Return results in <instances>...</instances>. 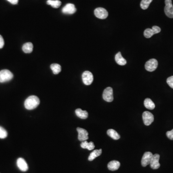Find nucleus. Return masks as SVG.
Returning a JSON list of instances; mask_svg holds the SVG:
<instances>
[{
  "label": "nucleus",
  "instance_id": "obj_1",
  "mask_svg": "<svg viewBox=\"0 0 173 173\" xmlns=\"http://www.w3.org/2000/svg\"><path fill=\"white\" fill-rule=\"evenodd\" d=\"M39 103L40 101L39 98L37 96L32 95L27 99L24 102V105L27 110H30L37 108Z\"/></svg>",
  "mask_w": 173,
  "mask_h": 173
},
{
  "label": "nucleus",
  "instance_id": "obj_2",
  "mask_svg": "<svg viewBox=\"0 0 173 173\" xmlns=\"http://www.w3.org/2000/svg\"><path fill=\"white\" fill-rule=\"evenodd\" d=\"M13 77V74L9 70L4 69L0 71V83L9 81Z\"/></svg>",
  "mask_w": 173,
  "mask_h": 173
},
{
  "label": "nucleus",
  "instance_id": "obj_3",
  "mask_svg": "<svg viewBox=\"0 0 173 173\" xmlns=\"http://www.w3.org/2000/svg\"><path fill=\"white\" fill-rule=\"evenodd\" d=\"M102 97L103 100L107 102H112L114 100L113 90L111 87H107L103 91Z\"/></svg>",
  "mask_w": 173,
  "mask_h": 173
},
{
  "label": "nucleus",
  "instance_id": "obj_4",
  "mask_svg": "<svg viewBox=\"0 0 173 173\" xmlns=\"http://www.w3.org/2000/svg\"><path fill=\"white\" fill-rule=\"evenodd\" d=\"M158 63L156 59H151L146 62L145 65V69L149 72H153L156 70L158 67Z\"/></svg>",
  "mask_w": 173,
  "mask_h": 173
},
{
  "label": "nucleus",
  "instance_id": "obj_5",
  "mask_svg": "<svg viewBox=\"0 0 173 173\" xmlns=\"http://www.w3.org/2000/svg\"><path fill=\"white\" fill-rule=\"evenodd\" d=\"M82 78L83 83L86 85H90L93 81V74L90 71H85L82 74Z\"/></svg>",
  "mask_w": 173,
  "mask_h": 173
},
{
  "label": "nucleus",
  "instance_id": "obj_6",
  "mask_svg": "<svg viewBox=\"0 0 173 173\" xmlns=\"http://www.w3.org/2000/svg\"><path fill=\"white\" fill-rule=\"evenodd\" d=\"M165 13L167 17L173 18V6L172 0H165Z\"/></svg>",
  "mask_w": 173,
  "mask_h": 173
},
{
  "label": "nucleus",
  "instance_id": "obj_7",
  "mask_svg": "<svg viewBox=\"0 0 173 173\" xmlns=\"http://www.w3.org/2000/svg\"><path fill=\"white\" fill-rule=\"evenodd\" d=\"M161 29L159 27L154 26L153 27L152 29H147L145 30L144 32V35L145 37L146 38H150L153 36L154 34H156L159 33V32H161Z\"/></svg>",
  "mask_w": 173,
  "mask_h": 173
},
{
  "label": "nucleus",
  "instance_id": "obj_8",
  "mask_svg": "<svg viewBox=\"0 0 173 173\" xmlns=\"http://www.w3.org/2000/svg\"><path fill=\"white\" fill-rule=\"evenodd\" d=\"M94 14L99 19H106L108 16V13L105 9L102 7H98L94 10Z\"/></svg>",
  "mask_w": 173,
  "mask_h": 173
},
{
  "label": "nucleus",
  "instance_id": "obj_9",
  "mask_svg": "<svg viewBox=\"0 0 173 173\" xmlns=\"http://www.w3.org/2000/svg\"><path fill=\"white\" fill-rule=\"evenodd\" d=\"M142 118L144 123L146 126H149L154 121V116L149 112H144L142 115Z\"/></svg>",
  "mask_w": 173,
  "mask_h": 173
},
{
  "label": "nucleus",
  "instance_id": "obj_10",
  "mask_svg": "<svg viewBox=\"0 0 173 173\" xmlns=\"http://www.w3.org/2000/svg\"><path fill=\"white\" fill-rule=\"evenodd\" d=\"M153 156V154L151 152H148L145 153L141 159L142 166L145 167L150 164Z\"/></svg>",
  "mask_w": 173,
  "mask_h": 173
},
{
  "label": "nucleus",
  "instance_id": "obj_11",
  "mask_svg": "<svg viewBox=\"0 0 173 173\" xmlns=\"http://www.w3.org/2000/svg\"><path fill=\"white\" fill-rule=\"evenodd\" d=\"M77 9L75 5L72 4H68L62 9V12L64 14H72L76 13Z\"/></svg>",
  "mask_w": 173,
  "mask_h": 173
},
{
  "label": "nucleus",
  "instance_id": "obj_12",
  "mask_svg": "<svg viewBox=\"0 0 173 173\" xmlns=\"http://www.w3.org/2000/svg\"><path fill=\"white\" fill-rule=\"evenodd\" d=\"M77 132H78V139L80 141H86L89 139V133L88 131L86 129L80 127H77Z\"/></svg>",
  "mask_w": 173,
  "mask_h": 173
},
{
  "label": "nucleus",
  "instance_id": "obj_13",
  "mask_svg": "<svg viewBox=\"0 0 173 173\" xmlns=\"http://www.w3.org/2000/svg\"><path fill=\"white\" fill-rule=\"evenodd\" d=\"M160 156L158 154H155L153 155L150 162V166L153 169H157L160 166L159 163Z\"/></svg>",
  "mask_w": 173,
  "mask_h": 173
},
{
  "label": "nucleus",
  "instance_id": "obj_14",
  "mask_svg": "<svg viewBox=\"0 0 173 173\" xmlns=\"http://www.w3.org/2000/svg\"><path fill=\"white\" fill-rule=\"evenodd\" d=\"M17 164L18 168L23 172H26L29 169L27 163L22 158H19L17 159Z\"/></svg>",
  "mask_w": 173,
  "mask_h": 173
},
{
  "label": "nucleus",
  "instance_id": "obj_15",
  "mask_svg": "<svg viewBox=\"0 0 173 173\" xmlns=\"http://www.w3.org/2000/svg\"><path fill=\"white\" fill-rule=\"evenodd\" d=\"M120 163L118 161H115V160L110 162L108 163V165H107L108 168L111 171L117 170L120 167Z\"/></svg>",
  "mask_w": 173,
  "mask_h": 173
},
{
  "label": "nucleus",
  "instance_id": "obj_16",
  "mask_svg": "<svg viewBox=\"0 0 173 173\" xmlns=\"http://www.w3.org/2000/svg\"><path fill=\"white\" fill-rule=\"evenodd\" d=\"M76 115L77 117L82 119H85L88 117V113L86 111H83L80 108L76 109L75 111Z\"/></svg>",
  "mask_w": 173,
  "mask_h": 173
},
{
  "label": "nucleus",
  "instance_id": "obj_17",
  "mask_svg": "<svg viewBox=\"0 0 173 173\" xmlns=\"http://www.w3.org/2000/svg\"><path fill=\"white\" fill-rule=\"evenodd\" d=\"M115 60L116 63L120 65H124L127 64L126 60L122 57L121 53L118 52L115 56Z\"/></svg>",
  "mask_w": 173,
  "mask_h": 173
},
{
  "label": "nucleus",
  "instance_id": "obj_18",
  "mask_svg": "<svg viewBox=\"0 0 173 173\" xmlns=\"http://www.w3.org/2000/svg\"><path fill=\"white\" fill-rule=\"evenodd\" d=\"M81 147L85 149H88L89 151L93 150L95 148V145L94 144L93 142H88L86 141H82V143L80 144Z\"/></svg>",
  "mask_w": 173,
  "mask_h": 173
},
{
  "label": "nucleus",
  "instance_id": "obj_19",
  "mask_svg": "<svg viewBox=\"0 0 173 173\" xmlns=\"http://www.w3.org/2000/svg\"><path fill=\"white\" fill-rule=\"evenodd\" d=\"M102 153V149L94 150L89 156L88 160L90 161H92L93 160H94L96 157L101 156Z\"/></svg>",
  "mask_w": 173,
  "mask_h": 173
},
{
  "label": "nucleus",
  "instance_id": "obj_20",
  "mask_svg": "<svg viewBox=\"0 0 173 173\" xmlns=\"http://www.w3.org/2000/svg\"><path fill=\"white\" fill-rule=\"evenodd\" d=\"M33 49V45L31 42L26 43L23 45V51L25 53H31Z\"/></svg>",
  "mask_w": 173,
  "mask_h": 173
},
{
  "label": "nucleus",
  "instance_id": "obj_21",
  "mask_svg": "<svg viewBox=\"0 0 173 173\" xmlns=\"http://www.w3.org/2000/svg\"><path fill=\"white\" fill-rule=\"evenodd\" d=\"M107 135L114 140H118L120 139V136L118 133L114 129H110L107 131Z\"/></svg>",
  "mask_w": 173,
  "mask_h": 173
},
{
  "label": "nucleus",
  "instance_id": "obj_22",
  "mask_svg": "<svg viewBox=\"0 0 173 173\" xmlns=\"http://www.w3.org/2000/svg\"><path fill=\"white\" fill-rule=\"evenodd\" d=\"M144 106L147 109L149 110H153L155 108V104L154 102L152 101V100L149 98H146L144 102Z\"/></svg>",
  "mask_w": 173,
  "mask_h": 173
},
{
  "label": "nucleus",
  "instance_id": "obj_23",
  "mask_svg": "<svg viewBox=\"0 0 173 173\" xmlns=\"http://www.w3.org/2000/svg\"><path fill=\"white\" fill-rule=\"evenodd\" d=\"M47 4V5H50L53 8H58L61 6L62 2L59 0H48Z\"/></svg>",
  "mask_w": 173,
  "mask_h": 173
},
{
  "label": "nucleus",
  "instance_id": "obj_24",
  "mask_svg": "<svg viewBox=\"0 0 173 173\" xmlns=\"http://www.w3.org/2000/svg\"><path fill=\"white\" fill-rule=\"evenodd\" d=\"M51 69L55 75H57L61 71V67L57 64H53L51 65Z\"/></svg>",
  "mask_w": 173,
  "mask_h": 173
},
{
  "label": "nucleus",
  "instance_id": "obj_25",
  "mask_svg": "<svg viewBox=\"0 0 173 173\" xmlns=\"http://www.w3.org/2000/svg\"><path fill=\"white\" fill-rule=\"evenodd\" d=\"M152 1L153 0H142L140 2V7L142 9H147Z\"/></svg>",
  "mask_w": 173,
  "mask_h": 173
},
{
  "label": "nucleus",
  "instance_id": "obj_26",
  "mask_svg": "<svg viewBox=\"0 0 173 173\" xmlns=\"http://www.w3.org/2000/svg\"><path fill=\"white\" fill-rule=\"evenodd\" d=\"M7 131L2 127H0V139H5L7 137Z\"/></svg>",
  "mask_w": 173,
  "mask_h": 173
},
{
  "label": "nucleus",
  "instance_id": "obj_27",
  "mask_svg": "<svg viewBox=\"0 0 173 173\" xmlns=\"http://www.w3.org/2000/svg\"><path fill=\"white\" fill-rule=\"evenodd\" d=\"M167 84L171 88L173 89V76L170 77L166 80Z\"/></svg>",
  "mask_w": 173,
  "mask_h": 173
},
{
  "label": "nucleus",
  "instance_id": "obj_28",
  "mask_svg": "<svg viewBox=\"0 0 173 173\" xmlns=\"http://www.w3.org/2000/svg\"><path fill=\"white\" fill-rule=\"evenodd\" d=\"M166 136L170 140H173V129L166 132Z\"/></svg>",
  "mask_w": 173,
  "mask_h": 173
},
{
  "label": "nucleus",
  "instance_id": "obj_29",
  "mask_svg": "<svg viewBox=\"0 0 173 173\" xmlns=\"http://www.w3.org/2000/svg\"><path fill=\"white\" fill-rule=\"evenodd\" d=\"M4 45H5V42H4V39L0 35V49H2L4 47Z\"/></svg>",
  "mask_w": 173,
  "mask_h": 173
},
{
  "label": "nucleus",
  "instance_id": "obj_30",
  "mask_svg": "<svg viewBox=\"0 0 173 173\" xmlns=\"http://www.w3.org/2000/svg\"><path fill=\"white\" fill-rule=\"evenodd\" d=\"M7 1L10 2L12 5H17L18 2V0H7Z\"/></svg>",
  "mask_w": 173,
  "mask_h": 173
}]
</instances>
